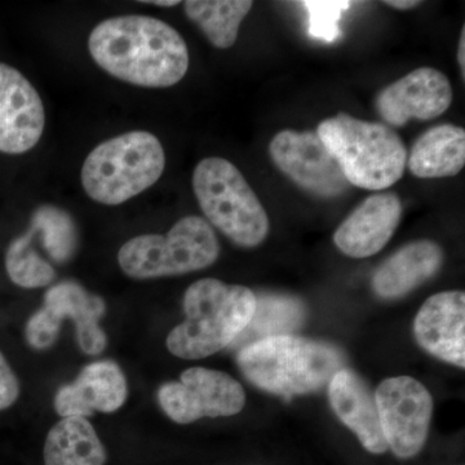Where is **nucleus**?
Listing matches in <instances>:
<instances>
[{
	"mask_svg": "<svg viewBox=\"0 0 465 465\" xmlns=\"http://www.w3.org/2000/svg\"><path fill=\"white\" fill-rule=\"evenodd\" d=\"M88 50L108 74L139 87H171L189 69L188 45L182 34L143 15L103 21L92 30Z\"/></svg>",
	"mask_w": 465,
	"mask_h": 465,
	"instance_id": "nucleus-1",
	"label": "nucleus"
},
{
	"mask_svg": "<svg viewBox=\"0 0 465 465\" xmlns=\"http://www.w3.org/2000/svg\"><path fill=\"white\" fill-rule=\"evenodd\" d=\"M256 295L246 286L203 278L183 295L185 321L167 336V348L183 360H200L231 347L255 312Z\"/></svg>",
	"mask_w": 465,
	"mask_h": 465,
	"instance_id": "nucleus-2",
	"label": "nucleus"
},
{
	"mask_svg": "<svg viewBox=\"0 0 465 465\" xmlns=\"http://www.w3.org/2000/svg\"><path fill=\"white\" fill-rule=\"evenodd\" d=\"M237 363L260 390L291 397L322 390L345 369V357L329 342L283 335L240 349Z\"/></svg>",
	"mask_w": 465,
	"mask_h": 465,
	"instance_id": "nucleus-3",
	"label": "nucleus"
},
{
	"mask_svg": "<svg viewBox=\"0 0 465 465\" xmlns=\"http://www.w3.org/2000/svg\"><path fill=\"white\" fill-rule=\"evenodd\" d=\"M316 133L351 185L385 191L405 173V143L388 125L339 113L321 122Z\"/></svg>",
	"mask_w": 465,
	"mask_h": 465,
	"instance_id": "nucleus-4",
	"label": "nucleus"
},
{
	"mask_svg": "<svg viewBox=\"0 0 465 465\" xmlns=\"http://www.w3.org/2000/svg\"><path fill=\"white\" fill-rule=\"evenodd\" d=\"M164 167L166 154L158 137L131 131L92 150L82 167V185L91 200L116 206L154 185Z\"/></svg>",
	"mask_w": 465,
	"mask_h": 465,
	"instance_id": "nucleus-5",
	"label": "nucleus"
},
{
	"mask_svg": "<svg viewBox=\"0 0 465 465\" xmlns=\"http://www.w3.org/2000/svg\"><path fill=\"white\" fill-rule=\"evenodd\" d=\"M193 189L208 222L232 243L252 249L265 241L269 232L265 208L232 162L202 159L193 173Z\"/></svg>",
	"mask_w": 465,
	"mask_h": 465,
	"instance_id": "nucleus-6",
	"label": "nucleus"
},
{
	"mask_svg": "<svg viewBox=\"0 0 465 465\" xmlns=\"http://www.w3.org/2000/svg\"><path fill=\"white\" fill-rule=\"evenodd\" d=\"M220 255L213 226L200 216L183 217L167 234L137 235L118 252L122 271L134 280H154L202 271Z\"/></svg>",
	"mask_w": 465,
	"mask_h": 465,
	"instance_id": "nucleus-7",
	"label": "nucleus"
},
{
	"mask_svg": "<svg viewBox=\"0 0 465 465\" xmlns=\"http://www.w3.org/2000/svg\"><path fill=\"white\" fill-rule=\"evenodd\" d=\"M164 414L177 424H191L202 418L240 414L246 405L243 387L231 375L206 367H192L179 381H167L158 390Z\"/></svg>",
	"mask_w": 465,
	"mask_h": 465,
	"instance_id": "nucleus-8",
	"label": "nucleus"
},
{
	"mask_svg": "<svg viewBox=\"0 0 465 465\" xmlns=\"http://www.w3.org/2000/svg\"><path fill=\"white\" fill-rule=\"evenodd\" d=\"M375 402L388 449L402 460L420 454L432 419L430 391L411 376H396L379 385Z\"/></svg>",
	"mask_w": 465,
	"mask_h": 465,
	"instance_id": "nucleus-9",
	"label": "nucleus"
},
{
	"mask_svg": "<svg viewBox=\"0 0 465 465\" xmlns=\"http://www.w3.org/2000/svg\"><path fill=\"white\" fill-rule=\"evenodd\" d=\"M269 153L284 176L316 197H341L351 185L316 131H281L272 140Z\"/></svg>",
	"mask_w": 465,
	"mask_h": 465,
	"instance_id": "nucleus-10",
	"label": "nucleus"
},
{
	"mask_svg": "<svg viewBox=\"0 0 465 465\" xmlns=\"http://www.w3.org/2000/svg\"><path fill=\"white\" fill-rule=\"evenodd\" d=\"M451 103L452 87L448 76L425 66L382 88L375 106L388 124L403 127L411 119L430 121L442 115Z\"/></svg>",
	"mask_w": 465,
	"mask_h": 465,
	"instance_id": "nucleus-11",
	"label": "nucleus"
},
{
	"mask_svg": "<svg viewBox=\"0 0 465 465\" xmlns=\"http://www.w3.org/2000/svg\"><path fill=\"white\" fill-rule=\"evenodd\" d=\"M45 125L38 91L17 69L0 63V153L29 152L41 140Z\"/></svg>",
	"mask_w": 465,
	"mask_h": 465,
	"instance_id": "nucleus-12",
	"label": "nucleus"
},
{
	"mask_svg": "<svg viewBox=\"0 0 465 465\" xmlns=\"http://www.w3.org/2000/svg\"><path fill=\"white\" fill-rule=\"evenodd\" d=\"M401 216L402 203L396 193H376L341 223L333 234V242L349 258H370L393 237Z\"/></svg>",
	"mask_w": 465,
	"mask_h": 465,
	"instance_id": "nucleus-13",
	"label": "nucleus"
},
{
	"mask_svg": "<svg viewBox=\"0 0 465 465\" xmlns=\"http://www.w3.org/2000/svg\"><path fill=\"white\" fill-rule=\"evenodd\" d=\"M465 293L446 291L424 302L416 314V341L445 362L465 367Z\"/></svg>",
	"mask_w": 465,
	"mask_h": 465,
	"instance_id": "nucleus-14",
	"label": "nucleus"
},
{
	"mask_svg": "<svg viewBox=\"0 0 465 465\" xmlns=\"http://www.w3.org/2000/svg\"><path fill=\"white\" fill-rule=\"evenodd\" d=\"M127 400V381L113 361H97L82 370L72 384L54 396V410L61 418H87L94 412H114Z\"/></svg>",
	"mask_w": 465,
	"mask_h": 465,
	"instance_id": "nucleus-15",
	"label": "nucleus"
},
{
	"mask_svg": "<svg viewBox=\"0 0 465 465\" xmlns=\"http://www.w3.org/2000/svg\"><path fill=\"white\" fill-rule=\"evenodd\" d=\"M329 399L333 412L356 434L366 451L374 455L387 451L375 396L356 372L348 369L336 372L329 382Z\"/></svg>",
	"mask_w": 465,
	"mask_h": 465,
	"instance_id": "nucleus-16",
	"label": "nucleus"
},
{
	"mask_svg": "<svg viewBox=\"0 0 465 465\" xmlns=\"http://www.w3.org/2000/svg\"><path fill=\"white\" fill-rule=\"evenodd\" d=\"M442 262L443 251L439 243L430 240L411 242L376 269L372 290L382 300L403 298L439 273Z\"/></svg>",
	"mask_w": 465,
	"mask_h": 465,
	"instance_id": "nucleus-17",
	"label": "nucleus"
},
{
	"mask_svg": "<svg viewBox=\"0 0 465 465\" xmlns=\"http://www.w3.org/2000/svg\"><path fill=\"white\" fill-rule=\"evenodd\" d=\"M43 309L57 322L70 318L76 324V339L84 353L90 356L103 353L108 341L99 326L106 311L105 302L100 296L88 292L79 283L66 281L45 292Z\"/></svg>",
	"mask_w": 465,
	"mask_h": 465,
	"instance_id": "nucleus-18",
	"label": "nucleus"
},
{
	"mask_svg": "<svg viewBox=\"0 0 465 465\" xmlns=\"http://www.w3.org/2000/svg\"><path fill=\"white\" fill-rule=\"evenodd\" d=\"M465 164V131L454 124H440L421 134L407 153L410 173L419 179L452 177Z\"/></svg>",
	"mask_w": 465,
	"mask_h": 465,
	"instance_id": "nucleus-19",
	"label": "nucleus"
},
{
	"mask_svg": "<svg viewBox=\"0 0 465 465\" xmlns=\"http://www.w3.org/2000/svg\"><path fill=\"white\" fill-rule=\"evenodd\" d=\"M45 465H104L106 450L85 418H64L45 442Z\"/></svg>",
	"mask_w": 465,
	"mask_h": 465,
	"instance_id": "nucleus-20",
	"label": "nucleus"
},
{
	"mask_svg": "<svg viewBox=\"0 0 465 465\" xmlns=\"http://www.w3.org/2000/svg\"><path fill=\"white\" fill-rule=\"evenodd\" d=\"M307 311L304 302L295 296L280 293L256 295L255 312L246 329L232 347L240 349L253 342L277 336L290 335L304 323Z\"/></svg>",
	"mask_w": 465,
	"mask_h": 465,
	"instance_id": "nucleus-21",
	"label": "nucleus"
},
{
	"mask_svg": "<svg viewBox=\"0 0 465 465\" xmlns=\"http://www.w3.org/2000/svg\"><path fill=\"white\" fill-rule=\"evenodd\" d=\"M251 0H188L183 3L186 16L197 24L208 41L226 50L234 45L242 21L252 8Z\"/></svg>",
	"mask_w": 465,
	"mask_h": 465,
	"instance_id": "nucleus-22",
	"label": "nucleus"
},
{
	"mask_svg": "<svg viewBox=\"0 0 465 465\" xmlns=\"http://www.w3.org/2000/svg\"><path fill=\"white\" fill-rule=\"evenodd\" d=\"M30 229L39 235L43 247L58 264H64L74 256L78 232L74 220L66 211L50 204L39 207L33 213Z\"/></svg>",
	"mask_w": 465,
	"mask_h": 465,
	"instance_id": "nucleus-23",
	"label": "nucleus"
},
{
	"mask_svg": "<svg viewBox=\"0 0 465 465\" xmlns=\"http://www.w3.org/2000/svg\"><path fill=\"white\" fill-rule=\"evenodd\" d=\"M5 269L12 282L24 289H41L54 282L56 273L50 262L34 249L32 231L9 243Z\"/></svg>",
	"mask_w": 465,
	"mask_h": 465,
	"instance_id": "nucleus-24",
	"label": "nucleus"
},
{
	"mask_svg": "<svg viewBox=\"0 0 465 465\" xmlns=\"http://www.w3.org/2000/svg\"><path fill=\"white\" fill-rule=\"evenodd\" d=\"M309 15V35L318 41L332 43L341 36L342 12L353 5L344 0H307L300 2Z\"/></svg>",
	"mask_w": 465,
	"mask_h": 465,
	"instance_id": "nucleus-25",
	"label": "nucleus"
},
{
	"mask_svg": "<svg viewBox=\"0 0 465 465\" xmlns=\"http://www.w3.org/2000/svg\"><path fill=\"white\" fill-rule=\"evenodd\" d=\"M60 330L61 323L42 308L27 321L26 341L30 347L45 351L56 342Z\"/></svg>",
	"mask_w": 465,
	"mask_h": 465,
	"instance_id": "nucleus-26",
	"label": "nucleus"
},
{
	"mask_svg": "<svg viewBox=\"0 0 465 465\" xmlns=\"http://www.w3.org/2000/svg\"><path fill=\"white\" fill-rule=\"evenodd\" d=\"M20 396V384L17 376L0 351V411L8 409L16 402Z\"/></svg>",
	"mask_w": 465,
	"mask_h": 465,
	"instance_id": "nucleus-27",
	"label": "nucleus"
},
{
	"mask_svg": "<svg viewBox=\"0 0 465 465\" xmlns=\"http://www.w3.org/2000/svg\"><path fill=\"white\" fill-rule=\"evenodd\" d=\"M384 5H387L388 7L400 9V11H407V9H412L420 5V2H416V0H390V2H384Z\"/></svg>",
	"mask_w": 465,
	"mask_h": 465,
	"instance_id": "nucleus-28",
	"label": "nucleus"
},
{
	"mask_svg": "<svg viewBox=\"0 0 465 465\" xmlns=\"http://www.w3.org/2000/svg\"><path fill=\"white\" fill-rule=\"evenodd\" d=\"M458 63L460 66L461 75L465 78V27L461 30L460 41L458 48Z\"/></svg>",
	"mask_w": 465,
	"mask_h": 465,
	"instance_id": "nucleus-29",
	"label": "nucleus"
},
{
	"mask_svg": "<svg viewBox=\"0 0 465 465\" xmlns=\"http://www.w3.org/2000/svg\"><path fill=\"white\" fill-rule=\"evenodd\" d=\"M145 3V5H158V7H174V5H180V2H177V0H163V2H161V0H155V2H143Z\"/></svg>",
	"mask_w": 465,
	"mask_h": 465,
	"instance_id": "nucleus-30",
	"label": "nucleus"
}]
</instances>
